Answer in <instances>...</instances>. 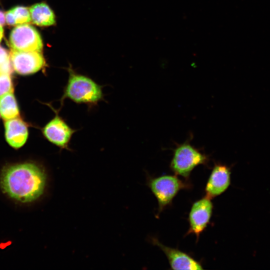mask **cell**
<instances>
[{
	"label": "cell",
	"instance_id": "6da1fadb",
	"mask_svg": "<svg viewBox=\"0 0 270 270\" xmlns=\"http://www.w3.org/2000/svg\"><path fill=\"white\" fill-rule=\"evenodd\" d=\"M46 174L40 166L33 163H23L6 166L0 176L3 192L22 202L34 201L44 193Z\"/></svg>",
	"mask_w": 270,
	"mask_h": 270
},
{
	"label": "cell",
	"instance_id": "7a4b0ae2",
	"mask_svg": "<svg viewBox=\"0 0 270 270\" xmlns=\"http://www.w3.org/2000/svg\"><path fill=\"white\" fill-rule=\"evenodd\" d=\"M68 77L60 100L61 106L68 99L77 104H84L90 110L104 100L102 86L90 78L78 73L72 68L68 69Z\"/></svg>",
	"mask_w": 270,
	"mask_h": 270
},
{
	"label": "cell",
	"instance_id": "3957f363",
	"mask_svg": "<svg viewBox=\"0 0 270 270\" xmlns=\"http://www.w3.org/2000/svg\"><path fill=\"white\" fill-rule=\"evenodd\" d=\"M209 157L199 149L192 146L188 140L177 144L173 150V156L170 167L176 176L188 180L192 170L197 166L208 165Z\"/></svg>",
	"mask_w": 270,
	"mask_h": 270
},
{
	"label": "cell",
	"instance_id": "277c9868",
	"mask_svg": "<svg viewBox=\"0 0 270 270\" xmlns=\"http://www.w3.org/2000/svg\"><path fill=\"white\" fill-rule=\"evenodd\" d=\"M146 182L157 199L158 214L171 205L173 199L180 190L192 188L188 180L184 181L176 174L162 175L156 178L148 176Z\"/></svg>",
	"mask_w": 270,
	"mask_h": 270
},
{
	"label": "cell",
	"instance_id": "5b68a950",
	"mask_svg": "<svg viewBox=\"0 0 270 270\" xmlns=\"http://www.w3.org/2000/svg\"><path fill=\"white\" fill-rule=\"evenodd\" d=\"M9 42L12 49L18 51L42 52L43 47L39 32L28 24L14 27L10 33Z\"/></svg>",
	"mask_w": 270,
	"mask_h": 270
},
{
	"label": "cell",
	"instance_id": "8992f818",
	"mask_svg": "<svg viewBox=\"0 0 270 270\" xmlns=\"http://www.w3.org/2000/svg\"><path fill=\"white\" fill-rule=\"evenodd\" d=\"M55 116L44 126L42 134L51 143L61 150H71L70 143L76 129L71 128L64 120L58 114V110L53 109Z\"/></svg>",
	"mask_w": 270,
	"mask_h": 270
},
{
	"label": "cell",
	"instance_id": "52a82bcc",
	"mask_svg": "<svg viewBox=\"0 0 270 270\" xmlns=\"http://www.w3.org/2000/svg\"><path fill=\"white\" fill-rule=\"evenodd\" d=\"M211 200L204 196L192 204L188 218L190 226L186 235L193 234L198 239L200 234L208 226L212 215L214 206Z\"/></svg>",
	"mask_w": 270,
	"mask_h": 270
},
{
	"label": "cell",
	"instance_id": "ba28073f",
	"mask_svg": "<svg viewBox=\"0 0 270 270\" xmlns=\"http://www.w3.org/2000/svg\"><path fill=\"white\" fill-rule=\"evenodd\" d=\"M10 57L12 68L20 74L35 73L43 68L46 65V61L41 52H22L12 49Z\"/></svg>",
	"mask_w": 270,
	"mask_h": 270
},
{
	"label": "cell",
	"instance_id": "9c48e42d",
	"mask_svg": "<svg viewBox=\"0 0 270 270\" xmlns=\"http://www.w3.org/2000/svg\"><path fill=\"white\" fill-rule=\"evenodd\" d=\"M231 168L215 162L205 187V196L212 199L224 192L230 184Z\"/></svg>",
	"mask_w": 270,
	"mask_h": 270
},
{
	"label": "cell",
	"instance_id": "30bf717a",
	"mask_svg": "<svg viewBox=\"0 0 270 270\" xmlns=\"http://www.w3.org/2000/svg\"><path fill=\"white\" fill-rule=\"evenodd\" d=\"M151 242L164 252L168 260L171 269L175 270L203 269L201 264L188 254L177 248L167 246L155 238H152Z\"/></svg>",
	"mask_w": 270,
	"mask_h": 270
},
{
	"label": "cell",
	"instance_id": "8fae6325",
	"mask_svg": "<svg viewBox=\"0 0 270 270\" xmlns=\"http://www.w3.org/2000/svg\"><path fill=\"white\" fill-rule=\"evenodd\" d=\"M4 128L6 138L10 146L19 148L24 144L28 136V130L20 116L5 120Z\"/></svg>",
	"mask_w": 270,
	"mask_h": 270
},
{
	"label": "cell",
	"instance_id": "7c38bea8",
	"mask_svg": "<svg viewBox=\"0 0 270 270\" xmlns=\"http://www.w3.org/2000/svg\"><path fill=\"white\" fill-rule=\"evenodd\" d=\"M31 21L40 26H52L56 23V17L52 10L44 2L38 3L30 8Z\"/></svg>",
	"mask_w": 270,
	"mask_h": 270
},
{
	"label": "cell",
	"instance_id": "4fadbf2b",
	"mask_svg": "<svg viewBox=\"0 0 270 270\" xmlns=\"http://www.w3.org/2000/svg\"><path fill=\"white\" fill-rule=\"evenodd\" d=\"M0 114L4 120L20 116L14 90L0 96Z\"/></svg>",
	"mask_w": 270,
	"mask_h": 270
},
{
	"label": "cell",
	"instance_id": "5bb4252c",
	"mask_svg": "<svg viewBox=\"0 0 270 270\" xmlns=\"http://www.w3.org/2000/svg\"><path fill=\"white\" fill-rule=\"evenodd\" d=\"M16 25L28 24L31 22L30 8L17 6L11 9Z\"/></svg>",
	"mask_w": 270,
	"mask_h": 270
},
{
	"label": "cell",
	"instance_id": "9a60e30c",
	"mask_svg": "<svg viewBox=\"0 0 270 270\" xmlns=\"http://www.w3.org/2000/svg\"><path fill=\"white\" fill-rule=\"evenodd\" d=\"M12 64L10 54L2 46H0V72L11 74Z\"/></svg>",
	"mask_w": 270,
	"mask_h": 270
},
{
	"label": "cell",
	"instance_id": "2e32d148",
	"mask_svg": "<svg viewBox=\"0 0 270 270\" xmlns=\"http://www.w3.org/2000/svg\"><path fill=\"white\" fill-rule=\"evenodd\" d=\"M10 74L0 72V96L14 90Z\"/></svg>",
	"mask_w": 270,
	"mask_h": 270
},
{
	"label": "cell",
	"instance_id": "e0dca14e",
	"mask_svg": "<svg viewBox=\"0 0 270 270\" xmlns=\"http://www.w3.org/2000/svg\"><path fill=\"white\" fill-rule=\"evenodd\" d=\"M6 23L5 14L0 10V24L3 26Z\"/></svg>",
	"mask_w": 270,
	"mask_h": 270
},
{
	"label": "cell",
	"instance_id": "ac0fdd59",
	"mask_svg": "<svg viewBox=\"0 0 270 270\" xmlns=\"http://www.w3.org/2000/svg\"><path fill=\"white\" fill-rule=\"evenodd\" d=\"M4 34V30L2 28V26L0 24V42L2 40V39L3 37Z\"/></svg>",
	"mask_w": 270,
	"mask_h": 270
}]
</instances>
